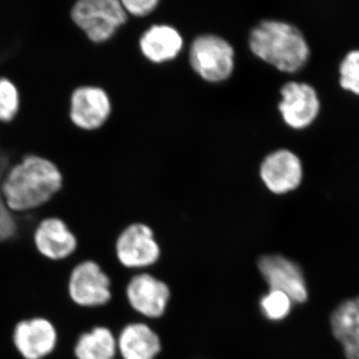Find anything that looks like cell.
Masks as SVG:
<instances>
[{"mask_svg": "<svg viewBox=\"0 0 359 359\" xmlns=\"http://www.w3.org/2000/svg\"><path fill=\"white\" fill-rule=\"evenodd\" d=\"M62 186V174L58 167L36 155H25L13 163L0 184L6 205L16 215L41 209Z\"/></svg>", "mask_w": 359, "mask_h": 359, "instance_id": "cell-1", "label": "cell"}, {"mask_svg": "<svg viewBox=\"0 0 359 359\" xmlns=\"http://www.w3.org/2000/svg\"><path fill=\"white\" fill-rule=\"evenodd\" d=\"M248 43L257 58L287 74L302 72L311 59L306 34L287 21L262 20L250 30Z\"/></svg>", "mask_w": 359, "mask_h": 359, "instance_id": "cell-2", "label": "cell"}, {"mask_svg": "<svg viewBox=\"0 0 359 359\" xmlns=\"http://www.w3.org/2000/svg\"><path fill=\"white\" fill-rule=\"evenodd\" d=\"M70 18L86 39L95 45L109 42L130 20L121 0H74Z\"/></svg>", "mask_w": 359, "mask_h": 359, "instance_id": "cell-3", "label": "cell"}, {"mask_svg": "<svg viewBox=\"0 0 359 359\" xmlns=\"http://www.w3.org/2000/svg\"><path fill=\"white\" fill-rule=\"evenodd\" d=\"M68 299L78 309L105 308L113 299V283L107 271L91 259L75 264L66 285Z\"/></svg>", "mask_w": 359, "mask_h": 359, "instance_id": "cell-4", "label": "cell"}, {"mask_svg": "<svg viewBox=\"0 0 359 359\" xmlns=\"http://www.w3.org/2000/svg\"><path fill=\"white\" fill-rule=\"evenodd\" d=\"M194 72L209 83H221L233 75L236 53L233 45L216 34H201L189 49Z\"/></svg>", "mask_w": 359, "mask_h": 359, "instance_id": "cell-5", "label": "cell"}, {"mask_svg": "<svg viewBox=\"0 0 359 359\" xmlns=\"http://www.w3.org/2000/svg\"><path fill=\"white\" fill-rule=\"evenodd\" d=\"M116 262L124 269L152 266L160 257V248L148 224L132 222L120 231L114 242Z\"/></svg>", "mask_w": 359, "mask_h": 359, "instance_id": "cell-6", "label": "cell"}, {"mask_svg": "<svg viewBox=\"0 0 359 359\" xmlns=\"http://www.w3.org/2000/svg\"><path fill=\"white\" fill-rule=\"evenodd\" d=\"M278 111L289 128L297 132L313 126L320 113V99L316 88L302 80H292L280 87Z\"/></svg>", "mask_w": 359, "mask_h": 359, "instance_id": "cell-7", "label": "cell"}, {"mask_svg": "<svg viewBox=\"0 0 359 359\" xmlns=\"http://www.w3.org/2000/svg\"><path fill=\"white\" fill-rule=\"evenodd\" d=\"M11 342L21 359H47L57 349V327L44 316L23 318L14 325Z\"/></svg>", "mask_w": 359, "mask_h": 359, "instance_id": "cell-8", "label": "cell"}, {"mask_svg": "<svg viewBox=\"0 0 359 359\" xmlns=\"http://www.w3.org/2000/svg\"><path fill=\"white\" fill-rule=\"evenodd\" d=\"M112 112V99L102 87L85 85L71 93L70 121L82 131L94 132L102 128L109 121Z\"/></svg>", "mask_w": 359, "mask_h": 359, "instance_id": "cell-9", "label": "cell"}, {"mask_svg": "<svg viewBox=\"0 0 359 359\" xmlns=\"http://www.w3.org/2000/svg\"><path fill=\"white\" fill-rule=\"evenodd\" d=\"M259 178L269 192L276 195L295 192L301 188L304 179L301 157L287 148L273 151L262 161Z\"/></svg>", "mask_w": 359, "mask_h": 359, "instance_id": "cell-10", "label": "cell"}, {"mask_svg": "<svg viewBox=\"0 0 359 359\" xmlns=\"http://www.w3.org/2000/svg\"><path fill=\"white\" fill-rule=\"evenodd\" d=\"M34 250L45 261L63 263L76 255L79 243L68 224L57 217L40 219L32 233Z\"/></svg>", "mask_w": 359, "mask_h": 359, "instance_id": "cell-11", "label": "cell"}, {"mask_svg": "<svg viewBox=\"0 0 359 359\" xmlns=\"http://www.w3.org/2000/svg\"><path fill=\"white\" fill-rule=\"evenodd\" d=\"M126 304L135 313L149 318L163 316L170 299L166 283L149 273H136L127 280L124 287Z\"/></svg>", "mask_w": 359, "mask_h": 359, "instance_id": "cell-12", "label": "cell"}, {"mask_svg": "<svg viewBox=\"0 0 359 359\" xmlns=\"http://www.w3.org/2000/svg\"><path fill=\"white\" fill-rule=\"evenodd\" d=\"M259 269L269 290H280L289 295L297 304H304L309 292L301 268L294 262L278 255L259 259Z\"/></svg>", "mask_w": 359, "mask_h": 359, "instance_id": "cell-13", "label": "cell"}, {"mask_svg": "<svg viewBox=\"0 0 359 359\" xmlns=\"http://www.w3.org/2000/svg\"><path fill=\"white\" fill-rule=\"evenodd\" d=\"M183 46L181 33L169 25H151L138 39V48L142 56L154 65L175 60L183 50Z\"/></svg>", "mask_w": 359, "mask_h": 359, "instance_id": "cell-14", "label": "cell"}, {"mask_svg": "<svg viewBox=\"0 0 359 359\" xmlns=\"http://www.w3.org/2000/svg\"><path fill=\"white\" fill-rule=\"evenodd\" d=\"M116 337L121 359H154L161 351L159 337L144 323H125Z\"/></svg>", "mask_w": 359, "mask_h": 359, "instance_id": "cell-15", "label": "cell"}, {"mask_svg": "<svg viewBox=\"0 0 359 359\" xmlns=\"http://www.w3.org/2000/svg\"><path fill=\"white\" fill-rule=\"evenodd\" d=\"M72 353L75 359H117V337L109 327L95 325L78 335Z\"/></svg>", "mask_w": 359, "mask_h": 359, "instance_id": "cell-16", "label": "cell"}, {"mask_svg": "<svg viewBox=\"0 0 359 359\" xmlns=\"http://www.w3.org/2000/svg\"><path fill=\"white\" fill-rule=\"evenodd\" d=\"M330 325L332 334L340 344L359 334V297L339 304L332 314Z\"/></svg>", "mask_w": 359, "mask_h": 359, "instance_id": "cell-17", "label": "cell"}, {"mask_svg": "<svg viewBox=\"0 0 359 359\" xmlns=\"http://www.w3.org/2000/svg\"><path fill=\"white\" fill-rule=\"evenodd\" d=\"M13 156L6 149L0 147V184L9 167L15 163ZM18 231V221L16 214L11 211L0 188V244L8 242L15 237Z\"/></svg>", "mask_w": 359, "mask_h": 359, "instance_id": "cell-18", "label": "cell"}, {"mask_svg": "<svg viewBox=\"0 0 359 359\" xmlns=\"http://www.w3.org/2000/svg\"><path fill=\"white\" fill-rule=\"evenodd\" d=\"M20 110V90L11 80L0 77V123L13 122Z\"/></svg>", "mask_w": 359, "mask_h": 359, "instance_id": "cell-19", "label": "cell"}, {"mask_svg": "<svg viewBox=\"0 0 359 359\" xmlns=\"http://www.w3.org/2000/svg\"><path fill=\"white\" fill-rule=\"evenodd\" d=\"M292 304L289 295L275 290H269L259 302L264 316L273 321L285 320L292 311Z\"/></svg>", "mask_w": 359, "mask_h": 359, "instance_id": "cell-20", "label": "cell"}, {"mask_svg": "<svg viewBox=\"0 0 359 359\" xmlns=\"http://www.w3.org/2000/svg\"><path fill=\"white\" fill-rule=\"evenodd\" d=\"M339 83L344 91L359 96V50H351L340 61Z\"/></svg>", "mask_w": 359, "mask_h": 359, "instance_id": "cell-21", "label": "cell"}, {"mask_svg": "<svg viewBox=\"0 0 359 359\" xmlns=\"http://www.w3.org/2000/svg\"><path fill=\"white\" fill-rule=\"evenodd\" d=\"M125 11L131 18H147L159 6V0H121Z\"/></svg>", "mask_w": 359, "mask_h": 359, "instance_id": "cell-22", "label": "cell"}, {"mask_svg": "<svg viewBox=\"0 0 359 359\" xmlns=\"http://www.w3.org/2000/svg\"><path fill=\"white\" fill-rule=\"evenodd\" d=\"M341 346L347 359H359V334L342 342Z\"/></svg>", "mask_w": 359, "mask_h": 359, "instance_id": "cell-23", "label": "cell"}]
</instances>
